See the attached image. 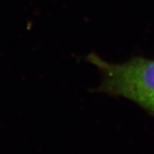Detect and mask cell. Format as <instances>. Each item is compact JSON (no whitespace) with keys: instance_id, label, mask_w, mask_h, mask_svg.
I'll list each match as a JSON object with an SVG mask.
<instances>
[{"instance_id":"cell-1","label":"cell","mask_w":154,"mask_h":154,"mask_svg":"<svg viewBox=\"0 0 154 154\" xmlns=\"http://www.w3.org/2000/svg\"><path fill=\"white\" fill-rule=\"evenodd\" d=\"M88 60L103 75L99 91L125 97L154 114V59L134 57L122 63H110L93 53Z\"/></svg>"}]
</instances>
